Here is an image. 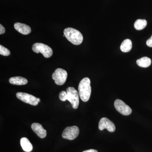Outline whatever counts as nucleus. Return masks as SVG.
<instances>
[{
	"instance_id": "3",
	"label": "nucleus",
	"mask_w": 152,
	"mask_h": 152,
	"mask_svg": "<svg viewBox=\"0 0 152 152\" xmlns=\"http://www.w3.org/2000/svg\"><path fill=\"white\" fill-rule=\"evenodd\" d=\"M32 50L35 53H40L46 58L51 57L53 54V50L46 45L41 43H36L33 45Z\"/></svg>"
},
{
	"instance_id": "14",
	"label": "nucleus",
	"mask_w": 152,
	"mask_h": 152,
	"mask_svg": "<svg viewBox=\"0 0 152 152\" xmlns=\"http://www.w3.org/2000/svg\"><path fill=\"white\" fill-rule=\"evenodd\" d=\"M137 64L139 66L143 68H147L151 65V60L148 57H142L137 60Z\"/></svg>"
},
{
	"instance_id": "1",
	"label": "nucleus",
	"mask_w": 152,
	"mask_h": 152,
	"mask_svg": "<svg viewBox=\"0 0 152 152\" xmlns=\"http://www.w3.org/2000/svg\"><path fill=\"white\" fill-rule=\"evenodd\" d=\"M78 91L80 98L83 102L89 100L91 92V80L89 78L85 77L79 83Z\"/></svg>"
},
{
	"instance_id": "17",
	"label": "nucleus",
	"mask_w": 152,
	"mask_h": 152,
	"mask_svg": "<svg viewBox=\"0 0 152 152\" xmlns=\"http://www.w3.org/2000/svg\"><path fill=\"white\" fill-rule=\"evenodd\" d=\"M0 54L7 56H10V52L8 49L1 45H0Z\"/></svg>"
},
{
	"instance_id": "12",
	"label": "nucleus",
	"mask_w": 152,
	"mask_h": 152,
	"mask_svg": "<svg viewBox=\"0 0 152 152\" xmlns=\"http://www.w3.org/2000/svg\"><path fill=\"white\" fill-rule=\"evenodd\" d=\"M9 82L12 85L21 86L27 84L28 80L21 77H11L9 80Z\"/></svg>"
},
{
	"instance_id": "22",
	"label": "nucleus",
	"mask_w": 152,
	"mask_h": 152,
	"mask_svg": "<svg viewBox=\"0 0 152 152\" xmlns=\"http://www.w3.org/2000/svg\"><path fill=\"white\" fill-rule=\"evenodd\" d=\"M37 99H38V102H39V103L40 102V99L39 98H37Z\"/></svg>"
},
{
	"instance_id": "15",
	"label": "nucleus",
	"mask_w": 152,
	"mask_h": 152,
	"mask_svg": "<svg viewBox=\"0 0 152 152\" xmlns=\"http://www.w3.org/2000/svg\"><path fill=\"white\" fill-rule=\"evenodd\" d=\"M132 44L131 40L126 39L123 41L121 46V50L124 53L129 52L132 48Z\"/></svg>"
},
{
	"instance_id": "6",
	"label": "nucleus",
	"mask_w": 152,
	"mask_h": 152,
	"mask_svg": "<svg viewBox=\"0 0 152 152\" xmlns=\"http://www.w3.org/2000/svg\"><path fill=\"white\" fill-rule=\"evenodd\" d=\"M79 133V129L77 126L67 127L63 132L62 137L63 138L72 140L78 137Z\"/></svg>"
},
{
	"instance_id": "16",
	"label": "nucleus",
	"mask_w": 152,
	"mask_h": 152,
	"mask_svg": "<svg viewBox=\"0 0 152 152\" xmlns=\"http://www.w3.org/2000/svg\"><path fill=\"white\" fill-rule=\"evenodd\" d=\"M147 25V22L145 20L138 19L137 20L134 24V27L137 30H142L146 27Z\"/></svg>"
},
{
	"instance_id": "21",
	"label": "nucleus",
	"mask_w": 152,
	"mask_h": 152,
	"mask_svg": "<svg viewBox=\"0 0 152 152\" xmlns=\"http://www.w3.org/2000/svg\"><path fill=\"white\" fill-rule=\"evenodd\" d=\"M83 152H98L97 151L94 149H90L86 150Z\"/></svg>"
},
{
	"instance_id": "8",
	"label": "nucleus",
	"mask_w": 152,
	"mask_h": 152,
	"mask_svg": "<svg viewBox=\"0 0 152 152\" xmlns=\"http://www.w3.org/2000/svg\"><path fill=\"white\" fill-rule=\"evenodd\" d=\"M17 97L22 102L30 104L33 106H37L39 103L37 98L33 95L27 93L18 92L17 93Z\"/></svg>"
},
{
	"instance_id": "20",
	"label": "nucleus",
	"mask_w": 152,
	"mask_h": 152,
	"mask_svg": "<svg viewBox=\"0 0 152 152\" xmlns=\"http://www.w3.org/2000/svg\"><path fill=\"white\" fill-rule=\"evenodd\" d=\"M5 32V29L2 25H0V34H3Z\"/></svg>"
},
{
	"instance_id": "2",
	"label": "nucleus",
	"mask_w": 152,
	"mask_h": 152,
	"mask_svg": "<svg viewBox=\"0 0 152 152\" xmlns=\"http://www.w3.org/2000/svg\"><path fill=\"white\" fill-rule=\"evenodd\" d=\"M64 34L68 40L75 45H80L83 40V35L80 32L73 28L65 29Z\"/></svg>"
},
{
	"instance_id": "5",
	"label": "nucleus",
	"mask_w": 152,
	"mask_h": 152,
	"mask_svg": "<svg viewBox=\"0 0 152 152\" xmlns=\"http://www.w3.org/2000/svg\"><path fill=\"white\" fill-rule=\"evenodd\" d=\"M67 75L66 71L61 68H58L52 75V78L56 84L62 86L65 83Z\"/></svg>"
},
{
	"instance_id": "18",
	"label": "nucleus",
	"mask_w": 152,
	"mask_h": 152,
	"mask_svg": "<svg viewBox=\"0 0 152 152\" xmlns=\"http://www.w3.org/2000/svg\"><path fill=\"white\" fill-rule=\"evenodd\" d=\"M60 99L63 102H65L67 100V94L66 91H62L60 93L59 95Z\"/></svg>"
},
{
	"instance_id": "4",
	"label": "nucleus",
	"mask_w": 152,
	"mask_h": 152,
	"mask_svg": "<svg viewBox=\"0 0 152 152\" xmlns=\"http://www.w3.org/2000/svg\"><path fill=\"white\" fill-rule=\"evenodd\" d=\"M67 100L72 104L73 108L77 109L79 104V93L73 87H69L66 89Z\"/></svg>"
},
{
	"instance_id": "9",
	"label": "nucleus",
	"mask_w": 152,
	"mask_h": 152,
	"mask_svg": "<svg viewBox=\"0 0 152 152\" xmlns=\"http://www.w3.org/2000/svg\"><path fill=\"white\" fill-rule=\"evenodd\" d=\"M99 129L101 131L107 129L109 132H113L115 130V126L108 119L106 118H103L99 122Z\"/></svg>"
},
{
	"instance_id": "19",
	"label": "nucleus",
	"mask_w": 152,
	"mask_h": 152,
	"mask_svg": "<svg viewBox=\"0 0 152 152\" xmlns=\"http://www.w3.org/2000/svg\"><path fill=\"white\" fill-rule=\"evenodd\" d=\"M146 45L152 48V35L151 37L147 41Z\"/></svg>"
},
{
	"instance_id": "7",
	"label": "nucleus",
	"mask_w": 152,
	"mask_h": 152,
	"mask_svg": "<svg viewBox=\"0 0 152 152\" xmlns=\"http://www.w3.org/2000/svg\"><path fill=\"white\" fill-rule=\"evenodd\" d=\"M115 108L119 113L124 115H129L132 113V109L123 101L116 99L114 102Z\"/></svg>"
},
{
	"instance_id": "10",
	"label": "nucleus",
	"mask_w": 152,
	"mask_h": 152,
	"mask_svg": "<svg viewBox=\"0 0 152 152\" xmlns=\"http://www.w3.org/2000/svg\"><path fill=\"white\" fill-rule=\"evenodd\" d=\"M32 130L40 138H44L47 135V132L42 126L39 123H34L31 125Z\"/></svg>"
},
{
	"instance_id": "11",
	"label": "nucleus",
	"mask_w": 152,
	"mask_h": 152,
	"mask_svg": "<svg viewBox=\"0 0 152 152\" xmlns=\"http://www.w3.org/2000/svg\"><path fill=\"white\" fill-rule=\"evenodd\" d=\"M14 28L18 31L23 35H28L31 32V28L30 26L25 24L17 23L14 25Z\"/></svg>"
},
{
	"instance_id": "13",
	"label": "nucleus",
	"mask_w": 152,
	"mask_h": 152,
	"mask_svg": "<svg viewBox=\"0 0 152 152\" xmlns=\"http://www.w3.org/2000/svg\"><path fill=\"white\" fill-rule=\"evenodd\" d=\"M20 145L25 152H30L33 150V145L27 138L23 137L20 140Z\"/></svg>"
}]
</instances>
